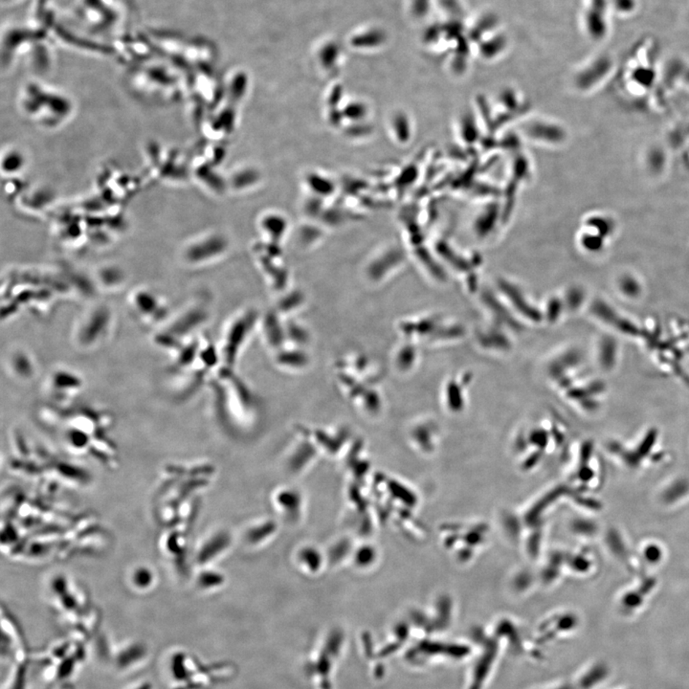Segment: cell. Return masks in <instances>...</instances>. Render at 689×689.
Here are the masks:
<instances>
[{
  "instance_id": "cell-1",
  "label": "cell",
  "mask_w": 689,
  "mask_h": 689,
  "mask_svg": "<svg viewBox=\"0 0 689 689\" xmlns=\"http://www.w3.org/2000/svg\"><path fill=\"white\" fill-rule=\"evenodd\" d=\"M4 506L2 546L16 560L46 561L75 552L85 542L81 537L97 535L94 518L51 506L25 493H8Z\"/></svg>"
},
{
  "instance_id": "cell-2",
  "label": "cell",
  "mask_w": 689,
  "mask_h": 689,
  "mask_svg": "<svg viewBox=\"0 0 689 689\" xmlns=\"http://www.w3.org/2000/svg\"><path fill=\"white\" fill-rule=\"evenodd\" d=\"M132 306L134 313H137V315H139L146 321L154 319L153 313L158 314L161 318V313L166 308L164 306L162 300L156 294L149 291V290H140L139 292L135 293L132 297Z\"/></svg>"
},
{
  "instance_id": "cell-3",
  "label": "cell",
  "mask_w": 689,
  "mask_h": 689,
  "mask_svg": "<svg viewBox=\"0 0 689 689\" xmlns=\"http://www.w3.org/2000/svg\"><path fill=\"white\" fill-rule=\"evenodd\" d=\"M127 582L132 590L137 593H146L154 590L157 584V574L151 567L139 565L134 567L127 576Z\"/></svg>"
},
{
  "instance_id": "cell-4",
  "label": "cell",
  "mask_w": 689,
  "mask_h": 689,
  "mask_svg": "<svg viewBox=\"0 0 689 689\" xmlns=\"http://www.w3.org/2000/svg\"><path fill=\"white\" fill-rule=\"evenodd\" d=\"M612 8L617 15L627 18L637 13L639 0H612Z\"/></svg>"
},
{
  "instance_id": "cell-5",
  "label": "cell",
  "mask_w": 689,
  "mask_h": 689,
  "mask_svg": "<svg viewBox=\"0 0 689 689\" xmlns=\"http://www.w3.org/2000/svg\"><path fill=\"white\" fill-rule=\"evenodd\" d=\"M688 21H689V13H688Z\"/></svg>"
}]
</instances>
